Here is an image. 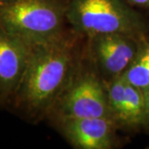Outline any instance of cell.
I'll return each mask as SVG.
<instances>
[{
  "label": "cell",
  "mask_w": 149,
  "mask_h": 149,
  "mask_svg": "<svg viewBox=\"0 0 149 149\" xmlns=\"http://www.w3.org/2000/svg\"><path fill=\"white\" fill-rule=\"evenodd\" d=\"M84 38L70 28L56 40L32 45L27 67L9 105L32 123L47 118L79 65L85 52Z\"/></svg>",
  "instance_id": "6da1fadb"
},
{
  "label": "cell",
  "mask_w": 149,
  "mask_h": 149,
  "mask_svg": "<svg viewBox=\"0 0 149 149\" xmlns=\"http://www.w3.org/2000/svg\"><path fill=\"white\" fill-rule=\"evenodd\" d=\"M66 20L85 38L109 33L149 35V21L126 0H66Z\"/></svg>",
  "instance_id": "7a4b0ae2"
},
{
  "label": "cell",
  "mask_w": 149,
  "mask_h": 149,
  "mask_svg": "<svg viewBox=\"0 0 149 149\" xmlns=\"http://www.w3.org/2000/svg\"><path fill=\"white\" fill-rule=\"evenodd\" d=\"M66 0H15L0 5V28L31 45L52 42L70 29Z\"/></svg>",
  "instance_id": "3957f363"
},
{
  "label": "cell",
  "mask_w": 149,
  "mask_h": 149,
  "mask_svg": "<svg viewBox=\"0 0 149 149\" xmlns=\"http://www.w3.org/2000/svg\"><path fill=\"white\" fill-rule=\"evenodd\" d=\"M98 117L112 119L108 86L88 57L85 47L77 69L47 118L56 122L65 118Z\"/></svg>",
  "instance_id": "277c9868"
},
{
  "label": "cell",
  "mask_w": 149,
  "mask_h": 149,
  "mask_svg": "<svg viewBox=\"0 0 149 149\" xmlns=\"http://www.w3.org/2000/svg\"><path fill=\"white\" fill-rule=\"evenodd\" d=\"M143 38L121 33L96 35L85 38V52L108 84L122 76L128 69Z\"/></svg>",
  "instance_id": "5b68a950"
},
{
  "label": "cell",
  "mask_w": 149,
  "mask_h": 149,
  "mask_svg": "<svg viewBox=\"0 0 149 149\" xmlns=\"http://www.w3.org/2000/svg\"><path fill=\"white\" fill-rule=\"evenodd\" d=\"M55 123L60 133L74 148L113 149L118 145V128L110 118H65Z\"/></svg>",
  "instance_id": "8992f818"
},
{
  "label": "cell",
  "mask_w": 149,
  "mask_h": 149,
  "mask_svg": "<svg viewBox=\"0 0 149 149\" xmlns=\"http://www.w3.org/2000/svg\"><path fill=\"white\" fill-rule=\"evenodd\" d=\"M32 45L0 28V103L9 104L30 57Z\"/></svg>",
  "instance_id": "52a82bcc"
},
{
  "label": "cell",
  "mask_w": 149,
  "mask_h": 149,
  "mask_svg": "<svg viewBox=\"0 0 149 149\" xmlns=\"http://www.w3.org/2000/svg\"><path fill=\"white\" fill-rule=\"evenodd\" d=\"M112 119L118 128L139 131L144 127V94L123 76L107 84Z\"/></svg>",
  "instance_id": "ba28073f"
},
{
  "label": "cell",
  "mask_w": 149,
  "mask_h": 149,
  "mask_svg": "<svg viewBox=\"0 0 149 149\" xmlns=\"http://www.w3.org/2000/svg\"><path fill=\"white\" fill-rule=\"evenodd\" d=\"M122 76L143 93L149 90V35L142 40L138 53Z\"/></svg>",
  "instance_id": "9c48e42d"
},
{
  "label": "cell",
  "mask_w": 149,
  "mask_h": 149,
  "mask_svg": "<svg viewBox=\"0 0 149 149\" xmlns=\"http://www.w3.org/2000/svg\"><path fill=\"white\" fill-rule=\"evenodd\" d=\"M144 129L149 131V90L144 92Z\"/></svg>",
  "instance_id": "30bf717a"
},
{
  "label": "cell",
  "mask_w": 149,
  "mask_h": 149,
  "mask_svg": "<svg viewBox=\"0 0 149 149\" xmlns=\"http://www.w3.org/2000/svg\"><path fill=\"white\" fill-rule=\"evenodd\" d=\"M129 4L149 13V0H126Z\"/></svg>",
  "instance_id": "8fae6325"
},
{
  "label": "cell",
  "mask_w": 149,
  "mask_h": 149,
  "mask_svg": "<svg viewBox=\"0 0 149 149\" xmlns=\"http://www.w3.org/2000/svg\"><path fill=\"white\" fill-rule=\"evenodd\" d=\"M15 0H0V5L2 4H5V3H12Z\"/></svg>",
  "instance_id": "7c38bea8"
}]
</instances>
